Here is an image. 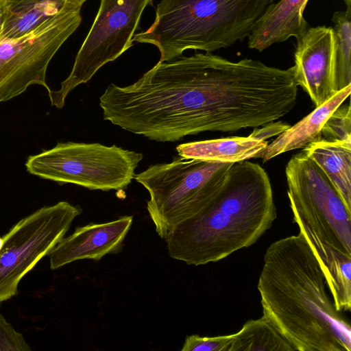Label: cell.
<instances>
[{
	"label": "cell",
	"instance_id": "cell-7",
	"mask_svg": "<svg viewBox=\"0 0 351 351\" xmlns=\"http://www.w3.org/2000/svg\"><path fill=\"white\" fill-rule=\"evenodd\" d=\"M87 0H71L53 17L28 34L15 38H0V103L7 101L34 84L44 86L47 66L60 47L82 22L81 10Z\"/></svg>",
	"mask_w": 351,
	"mask_h": 351
},
{
	"label": "cell",
	"instance_id": "cell-23",
	"mask_svg": "<svg viewBox=\"0 0 351 351\" xmlns=\"http://www.w3.org/2000/svg\"><path fill=\"white\" fill-rule=\"evenodd\" d=\"M7 16L5 0H0V34Z\"/></svg>",
	"mask_w": 351,
	"mask_h": 351
},
{
	"label": "cell",
	"instance_id": "cell-16",
	"mask_svg": "<svg viewBox=\"0 0 351 351\" xmlns=\"http://www.w3.org/2000/svg\"><path fill=\"white\" fill-rule=\"evenodd\" d=\"M71 0H5L7 16L0 38L25 35L58 14Z\"/></svg>",
	"mask_w": 351,
	"mask_h": 351
},
{
	"label": "cell",
	"instance_id": "cell-13",
	"mask_svg": "<svg viewBox=\"0 0 351 351\" xmlns=\"http://www.w3.org/2000/svg\"><path fill=\"white\" fill-rule=\"evenodd\" d=\"M351 92V85L335 93L327 101L301 121L290 126L285 132L258 153L255 158L266 162L281 154L296 149L304 148L307 145L322 137L321 130L333 111L348 98Z\"/></svg>",
	"mask_w": 351,
	"mask_h": 351
},
{
	"label": "cell",
	"instance_id": "cell-4",
	"mask_svg": "<svg viewBox=\"0 0 351 351\" xmlns=\"http://www.w3.org/2000/svg\"><path fill=\"white\" fill-rule=\"evenodd\" d=\"M275 0H161L155 19L133 41L151 44L160 62L182 56L187 49L211 53L250 35L254 24Z\"/></svg>",
	"mask_w": 351,
	"mask_h": 351
},
{
	"label": "cell",
	"instance_id": "cell-2",
	"mask_svg": "<svg viewBox=\"0 0 351 351\" xmlns=\"http://www.w3.org/2000/svg\"><path fill=\"white\" fill-rule=\"evenodd\" d=\"M277 217L270 180L257 163H233L215 197L165 238L171 258L215 263L254 244Z\"/></svg>",
	"mask_w": 351,
	"mask_h": 351
},
{
	"label": "cell",
	"instance_id": "cell-10",
	"mask_svg": "<svg viewBox=\"0 0 351 351\" xmlns=\"http://www.w3.org/2000/svg\"><path fill=\"white\" fill-rule=\"evenodd\" d=\"M335 40L332 27H308L297 39L294 53V75L315 107L335 93L332 82L335 71Z\"/></svg>",
	"mask_w": 351,
	"mask_h": 351
},
{
	"label": "cell",
	"instance_id": "cell-15",
	"mask_svg": "<svg viewBox=\"0 0 351 351\" xmlns=\"http://www.w3.org/2000/svg\"><path fill=\"white\" fill-rule=\"evenodd\" d=\"M302 152L324 172L351 210V143L330 142L322 137Z\"/></svg>",
	"mask_w": 351,
	"mask_h": 351
},
{
	"label": "cell",
	"instance_id": "cell-12",
	"mask_svg": "<svg viewBox=\"0 0 351 351\" xmlns=\"http://www.w3.org/2000/svg\"><path fill=\"white\" fill-rule=\"evenodd\" d=\"M308 1L280 0L268 5L248 36V47L262 51L290 37H301L308 28L303 16Z\"/></svg>",
	"mask_w": 351,
	"mask_h": 351
},
{
	"label": "cell",
	"instance_id": "cell-6",
	"mask_svg": "<svg viewBox=\"0 0 351 351\" xmlns=\"http://www.w3.org/2000/svg\"><path fill=\"white\" fill-rule=\"evenodd\" d=\"M141 153L98 143H58L54 147L30 156L28 173L59 183L90 190L125 189L134 178Z\"/></svg>",
	"mask_w": 351,
	"mask_h": 351
},
{
	"label": "cell",
	"instance_id": "cell-19",
	"mask_svg": "<svg viewBox=\"0 0 351 351\" xmlns=\"http://www.w3.org/2000/svg\"><path fill=\"white\" fill-rule=\"evenodd\" d=\"M322 138L330 142L351 143L350 105H340L329 116L321 130Z\"/></svg>",
	"mask_w": 351,
	"mask_h": 351
},
{
	"label": "cell",
	"instance_id": "cell-17",
	"mask_svg": "<svg viewBox=\"0 0 351 351\" xmlns=\"http://www.w3.org/2000/svg\"><path fill=\"white\" fill-rule=\"evenodd\" d=\"M229 351H294L291 343L265 316L247 321L232 334Z\"/></svg>",
	"mask_w": 351,
	"mask_h": 351
},
{
	"label": "cell",
	"instance_id": "cell-24",
	"mask_svg": "<svg viewBox=\"0 0 351 351\" xmlns=\"http://www.w3.org/2000/svg\"><path fill=\"white\" fill-rule=\"evenodd\" d=\"M2 244H3V239H2V237H0V249L2 246Z\"/></svg>",
	"mask_w": 351,
	"mask_h": 351
},
{
	"label": "cell",
	"instance_id": "cell-18",
	"mask_svg": "<svg viewBox=\"0 0 351 351\" xmlns=\"http://www.w3.org/2000/svg\"><path fill=\"white\" fill-rule=\"evenodd\" d=\"M346 9L333 13L332 27L335 40L334 93L351 85V0H343Z\"/></svg>",
	"mask_w": 351,
	"mask_h": 351
},
{
	"label": "cell",
	"instance_id": "cell-9",
	"mask_svg": "<svg viewBox=\"0 0 351 351\" xmlns=\"http://www.w3.org/2000/svg\"><path fill=\"white\" fill-rule=\"evenodd\" d=\"M82 211L61 201L21 219L2 237L0 303L17 294L21 280L64 237Z\"/></svg>",
	"mask_w": 351,
	"mask_h": 351
},
{
	"label": "cell",
	"instance_id": "cell-3",
	"mask_svg": "<svg viewBox=\"0 0 351 351\" xmlns=\"http://www.w3.org/2000/svg\"><path fill=\"white\" fill-rule=\"evenodd\" d=\"M287 195L298 226L340 313L351 309V210L321 168L302 152L287 164Z\"/></svg>",
	"mask_w": 351,
	"mask_h": 351
},
{
	"label": "cell",
	"instance_id": "cell-14",
	"mask_svg": "<svg viewBox=\"0 0 351 351\" xmlns=\"http://www.w3.org/2000/svg\"><path fill=\"white\" fill-rule=\"evenodd\" d=\"M267 145L250 136H232L180 144L176 149L186 158L234 163L255 158Z\"/></svg>",
	"mask_w": 351,
	"mask_h": 351
},
{
	"label": "cell",
	"instance_id": "cell-21",
	"mask_svg": "<svg viewBox=\"0 0 351 351\" xmlns=\"http://www.w3.org/2000/svg\"><path fill=\"white\" fill-rule=\"evenodd\" d=\"M23 335L0 314V351H30Z\"/></svg>",
	"mask_w": 351,
	"mask_h": 351
},
{
	"label": "cell",
	"instance_id": "cell-22",
	"mask_svg": "<svg viewBox=\"0 0 351 351\" xmlns=\"http://www.w3.org/2000/svg\"><path fill=\"white\" fill-rule=\"evenodd\" d=\"M291 125L282 121H272L262 125V128H255L253 132L250 134V137L263 140L271 138L274 136L279 135Z\"/></svg>",
	"mask_w": 351,
	"mask_h": 351
},
{
	"label": "cell",
	"instance_id": "cell-20",
	"mask_svg": "<svg viewBox=\"0 0 351 351\" xmlns=\"http://www.w3.org/2000/svg\"><path fill=\"white\" fill-rule=\"evenodd\" d=\"M232 334L216 337L191 335L186 337L181 351H229Z\"/></svg>",
	"mask_w": 351,
	"mask_h": 351
},
{
	"label": "cell",
	"instance_id": "cell-8",
	"mask_svg": "<svg viewBox=\"0 0 351 351\" xmlns=\"http://www.w3.org/2000/svg\"><path fill=\"white\" fill-rule=\"evenodd\" d=\"M152 0H101L93 23L80 48L69 76L49 93L51 106L62 108L69 93L88 82L104 64L133 45L142 14Z\"/></svg>",
	"mask_w": 351,
	"mask_h": 351
},
{
	"label": "cell",
	"instance_id": "cell-1",
	"mask_svg": "<svg viewBox=\"0 0 351 351\" xmlns=\"http://www.w3.org/2000/svg\"><path fill=\"white\" fill-rule=\"evenodd\" d=\"M263 315L298 351H351V328L327 292L319 262L304 236L272 243L257 285Z\"/></svg>",
	"mask_w": 351,
	"mask_h": 351
},
{
	"label": "cell",
	"instance_id": "cell-5",
	"mask_svg": "<svg viewBox=\"0 0 351 351\" xmlns=\"http://www.w3.org/2000/svg\"><path fill=\"white\" fill-rule=\"evenodd\" d=\"M232 164L180 156L134 176L149 192L147 209L161 239L209 204Z\"/></svg>",
	"mask_w": 351,
	"mask_h": 351
},
{
	"label": "cell",
	"instance_id": "cell-11",
	"mask_svg": "<svg viewBox=\"0 0 351 351\" xmlns=\"http://www.w3.org/2000/svg\"><path fill=\"white\" fill-rule=\"evenodd\" d=\"M132 222V216H123L106 223L76 228L48 254L50 268L57 269L77 260L99 261L106 254L119 253Z\"/></svg>",
	"mask_w": 351,
	"mask_h": 351
}]
</instances>
